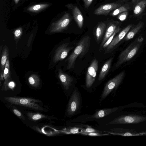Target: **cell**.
I'll return each mask as SVG.
<instances>
[{
  "instance_id": "23",
  "label": "cell",
  "mask_w": 146,
  "mask_h": 146,
  "mask_svg": "<svg viewBox=\"0 0 146 146\" xmlns=\"http://www.w3.org/2000/svg\"><path fill=\"white\" fill-rule=\"evenodd\" d=\"M8 56V51L6 47H5L2 52L1 61V72H3Z\"/></svg>"
},
{
  "instance_id": "13",
  "label": "cell",
  "mask_w": 146,
  "mask_h": 146,
  "mask_svg": "<svg viewBox=\"0 0 146 146\" xmlns=\"http://www.w3.org/2000/svg\"><path fill=\"white\" fill-rule=\"evenodd\" d=\"M119 25V23L117 21H113L109 23L106 28L104 36L100 46V50L106 41L114 33Z\"/></svg>"
},
{
  "instance_id": "10",
  "label": "cell",
  "mask_w": 146,
  "mask_h": 146,
  "mask_svg": "<svg viewBox=\"0 0 146 146\" xmlns=\"http://www.w3.org/2000/svg\"><path fill=\"white\" fill-rule=\"evenodd\" d=\"M133 25L130 24L122 30L117 35L115 36L110 44L106 47V52L108 53L112 50L115 46L125 36Z\"/></svg>"
},
{
  "instance_id": "37",
  "label": "cell",
  "mask_w": 146,
  "mask_h": 146,
  "mask_svg": "<svg viewBox=\"0 0 146 146\" xmlns=\"http://www.w3.org/2000/svg\"><path fill=\"white\" fill-rule=\"evenodd\" d=\"M131 2L133 4H135L136 3H137L138 2H139L141 0H131Z\"/></svg>"
},
{
  "instance_id": "15",
  "label": "cell",
  "mask_w": 146,
  "mask_h": 146,
  "mask_svg": "<svg viewBox=\"0 0 146 146\" xmlns=\"http://www.w3.org/2000/svg\"><path fill=\"white\" fill-rule=\"evenodd\" d=\"M118 109V108H115L98 110L90 117L97 119L101 118L114 112Z\"/></svg>"
},
{
  "instance_id": "27",
  "label": "cell",
  "mask_w": 146,
  "mask_h": 146,
  "mask_svg": "<svg viewBox=\"0 0 146 146\" xmlns=\"http://www.w3.org/2000/svg\"><path fill=\"white\" fill-rule=\"evenodd\" d=\"M121 30V28L119 26L115 30L111 35L109 37V38L106 41V42L103 45L100 50H102L103 48H106V47L110 44L112 41L114 37L115 36L116 34L118 33Z\"/></svg>"
},
{
  "instance_id": "21",
  "label": "cell",
  "mask_w": 146,
  "mask_h": 146,
  "mask_svg": "<svg viewBox=\"0 0 146 146\" xmlns=\"http://www.w3.org/2000/svg\"><path fill=\"white\" fill-rule=\"evenodd\" d=\"M48 3H42L33 5L28 7L27 10L30 12L37 13L44 10L50 6Z\"/></svg>"
},
{
  "instance_id": "18",
  "label": "cell",
  "mask_w": 146,
  "mask_h": 146,
  "mask_svg": "<svg viewBox=\"0 0 146 146\" xmlns=\"http://www.w3.org/2000/svg\"><path fill=\"white\" fill-rule=\"evenodd\" d=\"M144 23L139 22L133 28L128 32L125 37V40H129L133 38L143 27Z\"/></svg>"
},
{
  "instance_id": "4",
  "label": "cell",
  "mask_w": 146,
  "mask_h": 146,
  "mask_svg": "<svg viewBox=\"0 0 146 146\" xmlns=\"http://www.w3.org/2000/svg\"><path fill=\"white\" fill-rule=\"evenodd\" d=\"M71 19L70 15L68 13H65L60 19L52 23L49 29L50 32L54 33L63 31L68 26Z\"/></svg>"
},
{
  "instance_id": "36",
  "label": "cell",
  "mask_w": 146,
  "mask_h": 146,
  "mask_svg": "<svg viewBox=\"0 0 146 146\" xmlns=\"http://www.w3.org/2000/svg\"><path fill=\"white\" fill-rule=\"evenodd\" d=\"M3 72H1L0 75V85H1V81L3 80Z\"/></svg>"
},
{
  "instance_id": "35",
  "label": "cell",
  "mask_w": 146,
  "mask_h": 146,
  "mask_svg": "<svg viewBox=\"0 0 146 146\" xmlns=\"http://www.w3.org/2000/svg\"><path fill=\"white\" fill-rule=\"evenodd\" d=\"M144 40V39L142 36H139L137 39V41L139 42H141Z\"/></svg>"
},
{
  "instance_id": "9",
  "label": "cell",
  "mask_w": 146,
  "mask_h": 146,
  "mask_svg": "<svg viewBox=\"0 0 146 146\" xmlns=\"http://www.w3.org/2000/svg\"><path fill=\"white\" fill-rule=\"evenodd\" d=\"M73 47L69 46V44L66 43L60 46L56 50L53 57V61L56 62L64 59Z\"/></svg>"
},
{
  "instance_id": "38",
  "label": "cell",
  "mask_w": 146,
  "mask_h": 146,
  "mask_svg": "<svg viewBox=\"0 0 146 146\" xmlns=\"http://www.w3.org/2000/svg\"><path fill=\"white\" fill-rule=\"evenodd\" d=\"M15 4H17L20 0H14Z\"/></svg>"
},
{
  "instance_id": "32",
  "label": "cell",
  "mask_w": 146,
  "mask_h": 146,
  "mask_svg": "<svg viewBox=\"0 0 146 146\" xmlns=\"http://www.w3.org/2000/svg\"><path fill=\"white\" fill-rule=\"evenodd\" d=\"M22 29L21 27L15 30L14 32L15 36L16 37L19 36L22 34Z\"/></svg>"
},
{
  "instance_id": "31",
  "label": "cell",
  "mask_w": 146,
  "mask_h": 146,
  "mask_svg": "<svg viewBox=\"0 0 146 146\" xmlns=\"http://www.w3.org/2000/svg\"><path fill=\"white\" fill-rule=\"evenodd\" d=\"M82 134L85 135H87L89 136H101L108 135V134H101L99 133L96 132H93V133H82Z\"/></svg>"
},
{
  "instance_id": "34",
  "label": "cell",
  "mask_w": 146,
  "mask_h": 146,
  "mask_svg": "<svg viewBox=\"0 0 146 146\" xmlns=\"http://www.w3.org/2000/svg\"><path fill=\"white\" fill-rule=\"evenodd\" d=\"M15 86L14 82L13 81L9 82L8 83L7 88V90L9 89L13 90Z\"/></svg>"
},
{
  "instance_id": "11",
  "label": "cell",
  "mask_w": 146,
  "mask_h": 146,
  "mask_svg": "<svg viewBox=\"0 0 146 146\" xmlns=\"http://www.w3.org/2000/svg\"><path fill=\"white\" fill-rule=\"evenodd\" d=\"M121 5V4L111 3L102 5L96 9L94 14L96 15H104L107 16L109 13Z\"/></svg>"
},
{
  "instance_id": "30",
  "label": "cell",
  "mask_w": 146,
  "mask_h": 146,
  "mask_svg": "<svg viewBox=\"0 0 146 146\" xmlns=\"http://www.w3.org/2000/svg\"><path fill=\"white\" fill-rule=\"evenodd\" d=\"M12 110L14 113L19 118L23 120H25V117L18 110L17 108H13Z\"/></svg>"
},
{
  "instance_id": "8",
  "label": "cell",
  "mask_w": 146,
  "mask_h": 146,
  "mask_svg": "<svg viewBox=\"0 0 146 146\" xmlns=\"http://www.w3.org/2000/svg\"><path fill=\"white\" fill-rule=\"evenodd\" d=\"M80 98L78 92L75 89L73 92L68 105L67 112L68 115L74 114L80 105Z\"/></svg>"
},
{
  "instance_id": "16",
  "label": "cell",
  "mask_w": 146,
  "mask_h": 146,
  "mask_svg": "<svg viewBox=\"0 0 146 146\" xmlns=\"http://www.w3.org/2000/svg\"><path fill=\"white\" fill-rule=\"evenodd\" d=\"M10 64L9 60L7 59L3 73L5 81L2 88V90L7 91V85L10 80Z\"/></svg>"
},
{
  "instance_id": "24",
  "label": "cell",
  "mask_w": 146,
  "mask_h": 146,
  "mask_svg": "<svg viewBox=\"0 0 146 146\" xmlns=\"http://www.w3.org/2000/svg\"><path fill=\"white\" fill-rule=\"evenodd\" d=\"M28 81L29 84L33 87H37L40 84V81L39 77L35 74L30 76L28 78Z\"/></svg>"
},
{
  "instance_id": "22",
  "label": "cell",
  "mask_w": 146,
  "mask_h": 146,
  "mask_svg": "<svg viewBox=\"0 0 146 146\" xmlns=\"http://www.w3.org/2000/svg\"><path fill=\"white\" fill-rule=\"evenodd\" d=\"M146 6V0H141L136 5L133 10L134 14L136 15L140 14Z\"/></svg>"
},
{
  "instance_id": "33",
  "label": "cell",
  "mask_w": 146,
  "mask_h": 146,
  "mask_svg": "<svg viewBox=\"0 0 146 146\" xmlns=\"http://www.w3.org/2000/svg\"><path fill=\"white\" fill-rule=\"evenodd\" d=\"M83 1L84 3L85 7L87 9L90 5L93 0H83Z\"/></svg>"
},
{
  "instance_id": "26",
  "label": "cell",
  "mask_w": 146,
  "mask_h": 146,
  "mask_svg": "<svg viewBox=\"0 0 146 146\" xmlns=\"http://www.w3.org/2000/svg\"><path fill=\"white\" fill-rule=\"evenodd\" d=\"M78 128L81 129L82 133H89L93 132L98 133V131L96 130L88 125H80Z\"/></svg>"
},
{
  "instance_id": "3",
  "label": "cell",
  "mask_w": 146,
  "mask_h": 146,
  "mask_svg": "<svg viewBox=\"0 0 146 146\" xmlns=\"http://www.w3.org/2000/svg\"><path fill=\"white\" fill-rule=\"evenodd\" d=\"M141 44V42L131 44L123 51L118 56L115 64V67H118L131 59L137 53Z\"/></svg>"
},
{
  "instance_id": "6",
  "label": "cell",
  "mask_w": 146,
  "mask_h": 146,
  "mask_svg": "<svg viewBox=\"0 0 146 146\" xmlns=\"http://www.w3.org/2000/svg\"><path fill=\"white\" fill-rule=\"evenodd\" d=\"M146 120V117L138 115H127L119 117L115 119L109 124L138 123Z\"/></svg>"
},
{
  "instance_id": "7",
  "label": "cell",
  "mask_w": 146,
  "mask_h": 146,
  "mask_svg": "<svg viewBox=\"0 0 146 146\" xmlns=\"http://www.w3.org/2000/svg\"><path fill=\"white\" fill-rule=\"evenodd\" d=\"M98 61L94 59L88 67L86 76V86L88 88H90L95 81L98 69Z\"/></svg>"
},
{
  "instance_id": "14",
  "label": "cell",
  "mask_w": 146,
  "mask_h": 146,
  "mask_svg": "<svg viewBox=\"0 0 146 146\" xmlns=\"http://www.w3.org/2000/svg\"><path fill=\"white\" fill-rule=\"evenodd\" d=\"M58 77L66 90H68L73 81V78L67 74L60 69L58 72Z\"/></svg>"
},
{
  "instance_id": "28",
  "label": "cell",
  "mask_w": 146,
  "mask_h": 146,
  "mask_svg": "<svg viewBox=\"0 0 146 146\" xmlns=\"http://www.w3.org/2000/svg\"><path fill=\"white\" fill-rule=\"evenodd\" d=\"M79 129L78 127H70L65 129L64 130V132L67 134L77 133L81 132L79 131Z\"/></svg>"
},
{
  "instance_id": "20",
  "label": "cell",
  "mask_w": 146,
  "mask_h": 146,
  "mask_svg": "<svg viewBox=\"0 0 146 146\" xmlns=\"http://www.w3.org/2000/svg\"><path fill=\"white\" fill-rule=\"evenodd\" d=\"M106 28V25L103 22L100 23L97 27L95 32V36L98 42L100 40Z\"/></svg>"
},
{
  "instance_id": "12",
  "label": "cell",
  "mask_w": 146,
  "mask_h": 146,
  "mask_svg": "<svg viewBox=\"0 0 146 146\" xmlns=\"http://www.w3.org/2000/svg\"><path fill=\"white\" fill-rule=\"evenodd\" d=\"M66 6L72 9L74 18L79 28L81 29L83 26L84 18L81 11L77 7L73 6L72 5L68 4Z\"/></svg>"
},
{
  "instance_id": "25",
  "label": "cell",
  "mask_w": 146,
  "mask_h": 146,
  "mask_svg": "<svg viewBox=\"0 0 146 146\" xmlns=\"http://www.w3.org/2000/svg\"><path fill=\"white\" fill-rule=\"evenodd\" d=\"M129 9V6L125 5L121 6L114 10L111 13L110 15L112 17H115L122 12L128 11Z\"/></svg>"
},
{
  "instance_id": "5",
  "label": "cell",
  "mask_w": 146,
  "mask_h": 146,
  "mask_svg": "<svg viewBox=\"0 0 146 146\" xmlns=\"http://www.w3.org/2000/svg\"><path fill=\"white\" fill-rule=\"evenodd\" d=\"M125 74V71H123L107 82L104 88L102 98H105L114 89L118 87L123 80Z\"/></svg>"
},
{
  "instance_id": "29",
  "label": "cell",
  "mask_w": 146,
  "mask_h": 146,
  "mask_svg": "<svg viewBox=\"0 0 146 146\" xmlns=\"http://www.w3.org/2000/svg\"><path fill=\"white\" fill-rule=\"evenodd\" d=\"M128 14V11L124 12L118 15L117 18L121 21H124L126 19Z\"/></svg>"
},
{
  "instance_id": "19",
  "label": "cell",
  "mask_w": 146,
  "mask_h": 146,
  "mask_svg": "<svg viewBox=\"0 0 146 146\" xmlns=\"http://www.w3.org/2000/svg\"><path fill=\"white\" fill-rule=\"evenodd\" d=\"M27 115L29 119L33 121H37L42 119H50L52 118V117L46 115L39 113L28 112L27 113Z\"/></svg>"
},
{
  "instance_id": "17",
  "label": "cell",
  "mask_w": 146,
  "mask_h": 146,
  "mask_svg": "<svg viewBox=\"0 0 146 146\" xmlns=\"http://www.w3.org/2000/svg\"><path fill=\"white\" fill-rule=\"evenodd\" d=\"M113 59L112 58H110L104 64L99 75V81L102 80L105 77L110 68Z\"/></svg>"
},
{
  "instance_id": "2",
  "label": "cell",
  "mask_w": 146,
  "mask_h": 146,
  "mask_svg": "<svg viewBox=\"0 0 146 146\" xmlns=\"http://www.w3.org/2000/svg\"><path fill=\"white\" fill-rule=\"evenodd\" d=\"M4 99L12 104L24 106L36 110L43 111L44 110L39 105L36 103H40L41 101L35 99L6 96L4 97Z\"/></svg>"
},
{
  "instance_id": "1",
  "label": "cell",
  "mask_w": 146,
  "mask_h": 146,
  "mask_svg": "<svg viewBox=\"0 0 146 146\" xmlns=\"http://www.w3.org/2000/svg\"><path fill=\"white\" fill-rule=\"evenodd\" d=\"M91 38L88 36H85L79 42L73 52L68 59L67 69L73 68L77 58L82 57L88 51L90 42Z\"/></svg>"
}]
</instances>
